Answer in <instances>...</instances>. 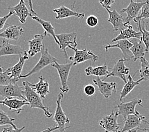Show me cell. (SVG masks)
I'll return each instance as SVG.
<instances>
[{"label": "cell", "mask_w": 149, "mask_h": 132, "mask_svg": "<svg viewBox=\"0 0 149 132\" xmlns=\"http://www.w3.org/2000/svg\"><path fill=\"white\" fill-rule=\"evenodd\" d=\"M70 48L72 49L75 53L74 57H70L69 58V59L73 62V66H76L77 64L88 61V60H91L94 64L98 59V57L91 50H88L86 49L78 50L77 48L72 47H70Z\"/></svg>", "instance_id": "cell-6"}, {"label": "cell", "mask_w": 149, "mask_h": 132, "mask_svg": "<svg viewBox=\"0 0 149 132\" xmlns=\"http://www.w3.org/2000/svg\"><path fill=\"white\" fill-rule=\"evenodd\" d=\"M52 67L57 71L59 75L61 87L60 90L62 93H68L69 91V87L68 85L69 76L73 66V62H71L69 64H59L58 62H55L51 65Z\"/></svg>", "instance_id": "cell-4"}, {"label": "cell", "mask_w": 149, "mask_h": 132, "mask_svg": "<svg viewBox=\"0 0 149 132\" xmlns=\"http://www.w3.org/2000/svg\"><path fill=\"white\" fill-rule=\"evenodd\" d=\"M142 100L141 98H134L129 102H121L119 104L116 105L115 108L118 109V112L119 115H121L123 117L124 120H125L127 117L129 115H136L138 116H141L139 112L136 110V106L141 105Z\"/></svg>", "instance_id": "cell-5"}, {"label": "cell", "mask_w": 149, "mask_h": 132, "mask_svg": "<svg viewBox=\"0 0 149 132\" xmlns=\"http://www.w3.org/2000/svg\"><path fill=\"white\" fill-rule=\"evenodd\" d=\"M146 19H149V1H146V3L141 8V13L133 21L134 22L137 23L138 20H145Z\"/></svg>", "instance_id": "cell-33"}, {"label": "cell", "mask_w": 149, "mask_h": 132, "mask_svg": "<svg viewBox=\"0 0 149 132\" xmlns=\"http://www.w3.org/2000/svg\"><path fill=\"white\" fill-rule=\"evenodd\" d=\"M141 68L139 70L140 76L143 81L149 80V61L142 57L140 59Z\"/></svg>", "instance_id": "cell-30"}, {"label": "cell", "mask_w": 149, "mask_h": 132, "mask_svg": "<svg viewBox=\"0 0 149 132\" xmlns=\"http://www.w3.org/2000/svg\"><path fill=\"white\" fill-rule=\"evenodd\" d=\"M126 60L124 59H119L118 62H117L112 69V71L109 74L107 77H105L104 79H107L109 77H117L121 79L125 84L127 83V75H129L130 69L127 67L125 62Z\"/></svg>", "instance_id": "cell-11"}, {"label": "cell", "mask_w": 149, "mask_h": 132, "mask_svg": "<svg viewBox=\"0 0 149 132\" xmlns=\"http://www.w3.org/2000/svg\"><path fill=\"white\" fill-rule=\"evenodd\" d=\"M0 104L8 107L10 111L15 112L17 115H19L22 111L23 106L29 105L28 102L16 98H5L3 101H0Z\"/></svg>", "instance_id": "cell-19"}, {"label": "cell", "mask_w": 149, "mask_h": 132, "mask_svg": "<svg viewBox=\"0 0 149 132\" xmlns=\"http://www.w3.org/2000/svg\"><path fill=\"white\" fill-rule=\"evenodd\" d=\"M147 124H148V125H149V123H147ZM147 130H149V127L147 128Z\"/></svg>", "instance_id": "cell-42"}, {"label": "cell", "mask_w": 149, "mask_h": 132, "mask_svg": "<svg viewBox=\"0 0 149 132\" xmlns=\"http://www.w3.org/2000/svg\"><path fill=\"white\" fill-rule=\"evenodd\" d=\"M137 39L141 41V34L140 32H136L133 29V26L127 25L125 29L120 31V34L112 39V42H117L120 40H129L130 39Z\"/></svg>", "instance_id": "cell-21"}, {"label": "cell", "mask_w": 149, "mask_h": 132, "mask_svg": "<svg viewBox=\"0 0 149 132\" xmlns=\"http://www.w3.org/2000/svg\"><path fill=\"white\" fill-rule=\"evenodd\" d=\"M141 130L142 129H140V128H136V129H134V130H131V131H127V132H137L138 130Z\"/></svg>", "instance_id": "cell-40"}, {"label": "cell", "mask_w": 149, "mask_h": 132, "mask_svg": "<svg viewBox=\"0 0 149 132\" xmlns=\"http://www.w3.org/2000/svg\"><path fill=\"white\" fill-rule=\"evenodd\" d=\"M132 46L133 43L130 40H120L115 45L109 44L105 45L104 46V48L106 52H107L109 48H119L123 53V55L124 57L123 59H125L126 62H129L131 61V60H133V55L130 51V48L132 47Z\"/></svg>", "instance_id": "cell-13"}, {"label": "cell", "mask_w": 149, "mask_h": 132, "mask_svg": "<svg viewBox=\"0 0 149 132\" xmlns=\"http://www.w3.org/2000/svg\"><path fill=\"white\" fill-rule=\"evenodd\" d=\"M86 23L89 27H96L98 24V17L95 15H91L88 16L86 19Z\"/></svg>", "instance_id": "cell-34"}, {"label": "cell", "mask_w": 149, "mask_h": 132, "mask_svg": "<svg viewBox=\"0 0 149 132\" xmlns=\"http://www.w3.org/2000/svg\"><path fill=\"white\" fill-rule=\"evenodd\" d=\"M22 85L24 88V96L27 102H29L31 109H40L44 112L45 115L47 118H50L53 116L52 113L49 112V108L46 107L42 101V98L34 89L28 85L27 81H23Z\"/></svg>", "instance_id": "cell-1"}, {"label": "cell", "mask_w": 149, "mask_h": 132, "mask_svg": "<svg viewBox=\"0 0 149 132\" xmlns=\"http://www.w3.org/2000/svg\"><path fill=\"white\" fill-rule=\"evenodd\" d=\"M8 9L9 12H13L14 14H15L16 16L19 17V21L22 24L26 23L27 17H33V13H31L30 10L27 8L23 0H20L19 4L15 6H8Z\"/></svg>", "instance_id": "cell-14"}, {"label": "cell", "mask_w": 149, "mask_h": 132, "mask_svg": "<svg viewBox=\"0 0 149 132\" xmlns=\"http://www.w3.org/2000/svg\"><path fill=\"white\" fill-rule=\"evenodd\" d=\"M15 120V118L10 117L4 110L0 109V127L3 125L9 124V125L12 126L14 129H18V128L13 123Z\"/></svg>", "instance_id": "cell-32"}, {"label": "cell", "mask_w": 149, "mask_h": 132, "mask_svg": "<svg viewBox=\"0 0 149 132\" xmlns=\"http://www.w3.org/2000/svg\"><path fill=\"white\" fill-rule=\"evenodd\" d=\"M47 36L48 34L46 31L40 34H35L33 40L28 42L29 43V50L27 52L28 55L31 57H34L39 52H41L42 46L44 45L42 44V42Z\"/></svg>", "instance_id": "cell-15"}, {"label": "cell", "mask_w": 149, "mask_h": 132, "mask_svg": "<svg viewBox=\"0 0 149 132\" xmlns=\"http://www.w3.org/2000/svg\"><path fill=\"white\" fill-rule=\"evenodd\" d=\"M32 19L34 20L35 21H36V22H38V23H40L42 26V27L44 28L45 31L47 32V34L51 35L52 36H53V38H54L56 43L57 44L58 46H60L59 42H58L57 38H56V34H55V28L54 27V26H52V24H51V22L42 20V19H41V18H40L38 16L33 17H32Z\"/></svg>", "instance_id": "cell-28"}, {"label": "cell", "mask_w": 149, "mask_h": 132, "mask_svg": "<svg viewBox=\"0 0 149 132\" xmlns=\"http://www.w3.org/2000/svg\"><path fill=\"white\" fill-rule=\"evenodd\" d=\"M93 82L97 86L99 91L106 98H108L113 94L117 92V84L115 82H105L99 77L93 79Z\"/></svg>", "instance_id": "cell-12"}, {"label": "cell", "mask_w": 149, "mask_h": 132, "mask_svg": "<svg viewBox=\"0 0 149 132\" xmlns=\"http://www.w3.org/2000/svg\"><path fill=\"white\" fill-rule=\"evenodd\" d=\"M146 129H147V130H146V131H145V132H147V131H148V130H147V128H146Z\"/></svg>", "instance_id": "cell-43"}, {"label": "cell", "mask_w": 149, "mask_h": 132, "mask_svg": "<svg viewBox=\"0 0 149 132\" xmlns=\"http://www.w3.org/2000/svg\"><path fill=\"white\" fill-rule=\"evenodd\" d=\"M39 79H40V81H39L38 83L36 84H32L29 83V82H27L28 85L36 91L37 94L40 96L42 99H45L48 94H49V85L48 81H45V78L42 76H40Z\"/></svg>", "instance_id": "cell-23"}, {"label": "cell", "mask_w": 149, "mask_h": 132, "mask_svg": "<svg viewBox=\"0 0 149 132\" xmlns=\"http://www.w3.org/2000/svg\"><path fill=\"white\" fill-rule=\"evenodd\" d=\"M58 129H59V128L57 126H56L49 127V128H47V129H45L41 131H39V132H52V131H54L56 130H58Z\"/></svg>", "instance_id": "cell-39"}, {"label": "cell", "mask_w": 149, "mask_h": 132, "mask_svg": "<svg viewBox=\"0 0 149 132\" xmlns=\"http://www.w3.org/2000/svg\"><path fill=\"white\" fill-rule=\"evenodd\" d=\"M63 97H64V95H63L62 92L59 93L57 100H56V107L54 116V120L57 124V126L59 128L58 130L60 132H65L66 129L70 127L66 126V124H69L70 123V121L62 109L61 103L62 100L63 99Z\"/></svg>", "instance_id": "cell-3"}, {"label": "cell", "mask_w": 149, "mask_h": 132, "mask_svg": "<svg viewBox=\"0 0 149 132\" xmlns=\"http://www.w3.org/2000/svg\"><path fill=\"white\" fill-rule=\"evenodd\" d=\"M29 59V55L28 53L26 51L24 54L20 57L19 61L15 66L12 67H10V73H11V78L12 79L19 81L20 80L21 73H22L24 64L27 60Z\"/></svg>", "instance_id": "cell-24"}, {"label": "cell", "mask_w": 149, "mask_h": 132, "mask_svg": "<svg viewBox=\"0 0 149 132\" xmlns=\"http://www.w3.org/2000/svg\"><path fill=\"white\" fill-rule=\"evenodd\" d=\"M142 121L148 123L147 121H145V117L143 116L129 115L125 120H124V126L119 132H127L136 128H140L139 127Z\"/></svg>", "instance_id": "cell-18"}, {"label": "cell", "mask_w": 149, "mask_h": 132, "mask_svg": "<svg viewBox=\"0 0 149 132\" xmlns=\"http://www.w3.org/2000/svg\"><path fill=\"white\" fill-rule=\"evenodd\" d=\"M146 3L145 2H139L136 1H130V5L127 6V8L123 9L121 10V13H126L127 14V17L125 18L126 26L127 25L130 24L131 20H134L136 19L137 17L139 15V13L141 10V8L143 5Z\"/></svg>", "instance_id": "cell-10"}, {"label": "cell", "mask_w": 149, "mask_h": 132, "mask_svg": "<svg viewBox=\"0 0 149 132\" xmlns=\"http://www.w3.org/2000/svg\"><path fill=\"white\" fill-rule=\"evenodd\" d=\"M26 126H24L21 128H18V129H14L12 126L5 128L1 132H22Z\"/></svg>", "instance_id": "cell-38"}, {"label": "cell", "mask_w": 149, "mask_h": 132, "mask_svg": "<svg viewBox=\"0 0 149 132\" xmlns=\"http://www.w3.org/2000/svg\"><path fill=\"white\" fill-rule=\"evenodd\" d=\"M99 3H100V5L105 8V9H110L111 8L112 6L115 3L114 0H102V1H100Z\"/></svg>", "instance_id": "cell-36"}, {"label": "cell", "mask_w": 149, "mask_h": 132, "mask_svg": "<svg viewBox=\"0 0 149 132\" xmlns=\"http://www.w3.org/2000/svg\"><path fill=\"white\" fill-rule=\"evenodd\" d=\"M85 73L87 76H95L97 77H107L109 74V68L107 65L98 66L97 67L89 66L85 69Z\"/></svg>", "instance_id": "cell-27"}, {"label": "cell", "mask_w": 149, "mask_h": 132, "mask_svg": "<svg viewBox=\"0 0 149 132\" xmlns=\"http://www.w3.org/2000/svg\"><path fill=\"white\" fill-rule=\"evenodd\" d=\"M4 71H5V69H4V67H3V66H0V73L3 72Z\"/></svg>", "instance_id": "cell-41"}, {"label": "cell", "mask_w": 149, "mask_h": 132, "mask_svg": "<svg viewBox=\"0 0 149 132\" xmlns=\"http://www.w3.org/2000/svg\"><path fill=\"white\" fill-rule=\"evenodd\" d=\"M17 81L12 79L11 78V73L10 69L8 68L4 71L3 72L0 73V86H5L10 84L16 83Z\"/></svg>", "instance_id": "cell-31"}, {"label": "cell", "mask_w": 149, "mask_h": 132, "mask_svg": "<svg viewBox=\"0 0 149 132\" xmlns=\"http://www.w3.org/2000/svg\"><path fill=\"white\" fill-rule=\"evenodd\" d=\"M26 51L19 45H15L9 43L8 40H3L0 45V57L6 55H19L24 54Z\"/></svg>", "instance_id": "cell-16"}, {"label": "cell", "mask_w": 149, "mask_h": 132, "mask_svg": "<svg viewBox=\"0 0 149 132\" xmlns=\"http://www.w3.org/2000/svg\"><path fill=\"white\" fill-rule=\"evenodd\" d=\"M131 41L133 43V46L130 48V51L133 55V61L136 62L137 60L144 57L145 53H147L146 47L142 41L138 40L137 39Z\"/></svg>", "instance_id": "cell-25"}, {"label": "cell", "mask_w": 149, "mask_h": 132, "mask_svg": "<svg viewBox=\"0 0 149 132\" xmlns=\"http://www.w3.org/2000/svg\"><path fill=\"white\" fill-rule=\"evenodd\" d=\"M13 13L11 12H9L8 15H5L4 17H0V31H1L3 27L5 26V24L6 23V21L8 20V19L11 17L12 15H13Z\"/></svg>", "instance_id": "cell-37"}, {"label": "cell", "mask_w": 149, "mask_h": 132, "mask_svg": "<svg viewBox=\"0 0 149 132\" xmlns=\"http://www.w3.org/2000/svg\"><path fill=\"white\" fill-rule=\"evenodd\" d=\"M137 24L138 29L141 34V41L145 45L146 47V52L148 53L149 52V31L146 29L145 20H138Z\"/></svg>", "instance_id": "cell-29"}, {"label": "cell", "mask_w": 149, "mask_h": 132, "mask_svg": "<svg viewBox=\"0 0 149 132\" xmlns=\"http://www.w3.org/2000/svg\"><path fill=\"white\" fill-rule=\"evenodd\" d=\"M8 27L0 33V38L6 40L17 41L24 33L23 28L19 26L8 25Z\"/></svg>", "instance_id": "cell-20"}, {"label": "cell", "mask_w": 149, "mask_h": 132, "mask_svg": "<svg viewBox=\"0 0 149 132\" xmlns=\"http://www.w3.org/2000/svg\"><path fill=\"white\" fill-rule=\"evenodd\" d=\"M109 13V18L108 22L112 24L113 31H120L126 28L125 19L123 17L121 14L118 12L116 10L111 11L109 9H106Z\"/></svg>", "instance_id": "cell-17"}, {"label": "cell", "mask_w": 149, "mask_h": 132, "mask_svg": "<svg viewBox=\"0 0 149 132\" xmlns=\"http://www.w3.org/2000/svg\"><path fill=\"white\" fill-rule=\"evenodd\" d=\"M56 38L60 43L59 48L62 50L66 59H69L68 54L67 53L66 48H76L77 46V33H62L56 35Z\"/></svg>", "instance_id": "cell-7"}, {"label": "cell", "mask_w": 149, "mask_h": 132, "mask_svg": "<svg viewBox=\"0 0 149 132\" xmlns=\"http://www.w3.org/2000/svg\"><path fill=\"white\" fill-rule=\"evenodd\" d=\"M119 113L112 110L110 115L106 116L99 122L100 125L103 129L105 130V132H119V125L118 119Z\"/></svg>", "instance_id": "cell-9"}, {"label": "cell", "mask_w": 149, "mask_h": 132, "mask_svg": "<svg viewBox=\"0 0 149 132\" xmlns=\"http://www.w3.org/2000/svg\"><path fill=\"white\" fill-rule=\"evenodd\" d=\"M142 81L143 80V79H141V78H140V80H138L136 81H134L132 76L129 74L127 78V83L125 84V86L123 87L122 90L120 92V97H119L120 102H122L123 99L126 97L127 95L130 94L131 92V91H132L136 86L139 85L140 82Z\"/></svg>", "instance_id": "cell-26"}, {"label": "cell", "mask_w": 149, "mask_h": 132, "mask_svg": "<svg viewBox=\"0 0 149 132\" xmlns=\"http://www.w3.org/2000/svg\"><path fill=\"white\" fill-rule=\"evenodd\" d=\"M41 56L39 60L38 63L35 65V66L33 69L29 71V73L26 74H22L20 76V79L22 78H28L33 74H34L36 73H38L49 65H52V64H54L55 62H57L58 59L54 57V56L52 55L50 53H49L48 48H46L45 45H44L42 46V50L41 52Z\"/></svg>", "instance_id": "cell-2"}, {"label": "cell", "mask_w": 149, "mask_h": 132, "mask_svg": "<svg viewBox=\"0 0 149 132\" xmlns=\"http://www.w3.org/2000/svg\"><path fill=\"white\" fill-rule=\"evenodd\" d=\"M73 8L74 5H72V8H69L65 6L62 5L58 8L54 9L53 11H54V13H56L55 19L58 20L65 19V18H68L70 17H75L83 19L85 17V14L84 13H79L74 11Z\"/></svg>", "instance_id": "cell-22"}, {"label": "cell", "mask_w": 149, "mask_h": 132, "mask_svg": "<svg viewBox=\"0 0 149 132\" xmlns=\"http://www.w3.org/2000/svg\"><path fill=\"white\" fill-rule=\"evenodd\" d=\"M95 88L93 85H87L84 87V92L88 97H91L93 96L95 94Z\"/></svg>", "instance_id": "cell-35"}, {"label": "cell", "mask_w": 149, "mask_h": 132, "mask_svg": "<svg viewBox=\"0 0 149 132\" xmlns=\"http://www.w3.org/2000/svg\"><path fill=\"white\" fill-rule=\"evenodd\" d=\"M0 97H4L5 98L17 97L27 101L24 96L23 88L19 87L17 83L0 86Z\"/></svg>", "instance_id": "cell-8"}]
</instances>
